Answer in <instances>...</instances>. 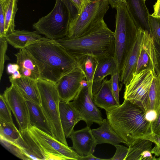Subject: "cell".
I'll return each instance as SVG.
<instances>
[{"instance_id":"cell-42","label":"cell","mask_w":160,"mask_h":160,"mask_svg":"<svg viewBox=\"0 0 160 160\" xmlns=\"http://www.w3.org/2000/svg\"><path fill=\"white\" fill-rule=\"evenodd\" d=\"M19 65L16 63H9L7 66V70L8 74H12L16 71L19 70Z\"/></svg>"},{"instance_id":"cell-14","label":"cell","mask_w":160,"mask_h":160,"mask_svg":"<svg viewBox=\"0 0 160 160\" xmlns=\"http://www.w3.org/2000/svg\"><path fill=\"white\" fill-rule=\"evenodd\" d=\"M72 142L71 147L81 157H86L94 152L95 140L90 127L86 126L78 130H74L69 137Z\"/></svg>"},{"instance_id":"cell-40","label":"cell","mask_w":160,"mask_h":160,"mask_svg":"<svg viewBox=\"0 0 160 160\" xmlns=\"http://www.w3.org/2000/svg\"><path fill=\"white\" fill-rule=\"evenodd\" d=\"M152 128L153 133L160 136V112L156 119L152 122Z\"/></svg>"},{"instance_id":"cell-50","label":"cell","mask_w":160,"mask_h":160,"mask_svg":"<svg viewBox=\"0 0 160 160\" xmlns=\"http://www.w3.org/2000/svg\"></svg>"},{"instance_id":"cell-21","label":"cell","mask_w":160,"mask_h":160,"mask_svg":"<svg viewBox=\"0 0 160 160\" xmlns=\"http://www.w3.org/2000/svg\"><path fill=\"white\" fill-rule=\"evenodd\" d=\"M96 145L98 144L107 143L114 146L126 142L122 138L112 127L107 119H104L103 122L98 128L92 129Z\"/></svg>"},{"instance_id":"cell-39","label":"cell","mask_w":160,"mask_h":160,"mask_svg":"<svg viewBox=\"0 0 160 160\" xmlns=\"http://www.w3.org/2000/svg\"><path fill=\"white\" fill-rule=\"evenodd\" d=\"M61 0L65 4L69 12L70 17V20L77 17L78 15V10L72 0Z\"/></svg>"},{"instance_id":"cell-24","label":"cell","mask_w":160,"mask_h":160,"mask_svg":"<svg viewBox=\"0 0 160 160\" xmlns=\"http://www.w3.org/2000/svg\"><path fill=\"white\" fill-rule=\"evenodd\" d=\"M5 38L8 43L13 47L20 49L25 48L43 37L36 30H17L6 35Z\"/></svg>"},{"instance_id":"cell-4","label":"cell","mask_w":160,"mask_h":160,"mask_svg":"<svg viewBox=\"0 0 160 160\" xmlns=\"http://www.w3.org/2000/svg\"><path fill=\"white\" fill-rule=\"evenodd\" d=\"M115 53L114 58L120 75L137 37L138 27L126 4L122 3L115 8Z\"/></svg>"},{"instance_id":"cell-45","label":"cell","mask_w":160,"mask_h":160,"mask_svg":"<svg viewBox=\"0 0 160 160\" xmlns=\"http://www.w3.org/2000/svg\"><path fill=\"white\" fill-rule=\"evenodd\" d=\"M78 12V14L80 13L86 0H72Z\"/></svg>"},{"instance_id":"cell-28","label":"cell","mask_w":160,"mask_h":160,"mask_svg":"<svg viewBox=\"0 0 160 160\" xmlns=\"http://www.w3.org/2000/svg\"><path fill=\"white\" fill-rule=\"evenodd\" d=\"M151 110L155 111L157 117L160 112V77H154L149 88L148 112Z\"/></svg>"},{"instance_id":"cell-25","label":"cell","mask_w":160,"mask_h":160,"mask_svg":"<svg viewBox=\"0 0 160 160\" xmlns=\"http://www.w3.org/2000/svg\"><path fill=\"white\" fill-rule=\"evenodd\" d=\"M26 101L29 110L30 125L53 136L52 131L41 105Z\"/></svg>"},{"instance_id":"cell-47","label":"cell","mask_w":160,"mask_h":160,"mask_svg":"<svg viewBox=\"0 0 160 160\" xmlns=\"http://www.w3.org/2000/svg\"><path fill=\"white\" fill-rule=\"evenodd\" d=\"M106 160L108 159H102L95 157L93 154H90L87 156L82 157L80 160Z\"/></svg>"},{"instance_id":"cell-18","label":"cell","mask_w":160,"mask_h":160,"mask_svg":"<svg viewBox=\"0 0 160 160\" xmlns=\"http://www.w3.org/2000/svg\"><path fill=\"white\" fill-rule=\"evenodd\" d=\"M15 55L22 76L36 80L40 78L38 65L32 55L25 48L20 49Z\"/></svg>"},{"instance_id":"cell-27","label":"cell","mask_w":160,"mask_h":160,"mask_svg":"<svg viewBox=\"0 0 160 160\" xmlns=\"http://www.w3.org/2000/svg\"><path fill=\"white\" fill-rule=\"evenodd\" d=\"M153 142L148 139L138 138L128 146V151L125 160H140L144 151H151Z\"/></svg>"},{"instance_id":"cell-5","label":"cell","mask_w":160,"mask_h":160,"mask_svg":"<svg viewBox=\"0 0 160 160\" xmlns=\"http://www.w3.org/2000/svg\"><path fill=\"white\" fill-rule=\"evenodd\" d=\"M41 106L52 131L53 136L68 145L62 127L59 115L60 97L56 83L39 78L37 80Z\"/></svg>"},{"instance_id":"cell-22","label":"cell","mask_w":160,"mask_h":160,"mask_svg":"<svg viewBox=\"0 0 160 160\" xmlns=\"http://www.w3.org/2000/svg\"><path fill=\"white\" fill-rule=\"evenodd\" d=\"M21 137L15 143L28 160H45L42 151L30 135L28 129L20 131Z\"/></svg>"},{"instance_id":"cell-44","label":"cell","mask_w":160,"mask_h":160,"mask_svg":"<svg viewBox=\"0 0 160 160\" xmlns=\"http://www.w3.org/2000/svg\"><path fill=\"white\" fill-rule=\"evenodd\" d=\"M145 117L148 121L153 122L157 118V115L155 111L151 110L146 113Z\"/></svg>"},{"instance_id":"cell-2","label":"cell","mask_w":160,"mask_h":160,"mask_svg":"<svg viewBox=\"0 0 160 160\" xmlns=\"http://www.w3.org/2000/svg\"><path fill=\"white\" fill-rule=\"evenodd\" d=\"M55 40L76 59L86 55H93L99 59L114 57V32L104 19L78 38L70 39L66 37Z\"/></svg>"},{"instance_id":"cell-6","label":"cell","mask_w":160,"mask_h":160,"mask_svg":"<svg viewBox=\"0 0 160 160\" xmlns=\"http://www.w3.org/2000/svg\"><path fill=\"white\" fill-rule=\"evenodd\" d=\"M109 8L108 0H86L80 13L70 20L66 37L74 39L84 34L104 19Z\"/></svg>"},{"instance_id":"cell-36","label":"cell","mask_w":160,"mask_h":160,"mask_svg":"<svg viewBox=\"0 0 160 160\" xmlns=\"http://www.w3.org/2000/svg\"><path fill=\"white\" fill-rule=\"evenodd\" d=\"M10 0H0V38L5 37L4 19L6 9Z\"/></svg>"},{"instance_id":"cell-49","label":"cell","mask_w":160,"mask_h":160,"mask_svg":"<svg viewBox=\"0 0 160 160\" xmlns=\"http://www.w3.org/2000/svg\"><path fill=\"white\" fill-rule=\"evenodd\" d=\"M18 0H17V1H18Z\"/></svg>"},{"instance_id":"cell-3","label":"cell","mask_w":160,"mask_h":160,"mask_svg":"<svg viewBox=\"0 0 160 160\" xmlns=\"http://www.w3.org/2000/svg\"><path fill=\"white\" fill-rule=\"evenodd\" d=\"M146 113L141 107L126 99L106 113L109 123L128 146L138 138L149 140L153 134L152 122L146 119Z\"/></svg>"},{"instance_id":"cell-8","label":"cell","mask_w":160,"mask_h":160,"mask_svg":"<svg viewBox=\"0 0 160 160\" xmlns=\"http://www.w3.org/2000/svg\"><path fill=\"white\" fill-rule=\"evenodd\" d=\"M28 129L42 151L45 160H80L82 158L71 147L36 127L30 125Z\"/></svg>"},{"instance_id":"cell-12","label":"cell","mask_w":160,"mask_h":160,"mask_svg":"<svg viewBox=\"0 0 160 160\" xmlns=\"http://www.w3.org/2000/svg\"><path fill=\"white\" fill-rule=\"evenodd\" d=\"M3 95L16 118L19 131L27 129L30 123L29 110L25 99L12 83L6 88Z\"/></svg>"},{"instance_id":"cell-35","label":"cell","mask_w":160,"mask_h":160,"mask_svg":"<svg viewBox=\"0 0 160 160\" xmlns=\"http://www.w3.org/2000/svg\"><path fill=\"white\" fill-rule=\"evenodd\" d=\"M120 75L118 70L111 76L110 80L112 91L113 94L117 102L120 104L119 92L121 88L119 86Z\"/></svg>"},{"instance_id":"cell-43","label":"cell","mask_w":160,"mask_h":160,"mask_svg":"<svg viewBox=\"0 0 160 160\" xmlns=\"http://www.w3.org/2000/svg\"><path fill=\"white\" fill-rule=\"evenodd\" d=\"M154 12L151 15L155 18H160V0H157L153 6Z\"/></svg>"},{"instance_id":"cell-33","label":"cell","mask_w":160,"mask_h":160,"mask_svg":"<svg viewBox=\"0 0 160 160\" xmlns=\"http://www.w3.org/2000/svg\"><path fill=\"white\" fill-rule=\"evenodd\" d=\"M0 139L1 143L2 145L13 154L22 159L28 160L22 149L16 144L1 138Z\"/></svg>"},{"instance_id":"cell-29","label":"cell","mask_w":160,"mask_h":160,"mask_svg":"<svg viewBox=\"0 0 160 160\" xmlns=\"http://www.w3.org/2000/svg\"><path fill=\"white\" fill-rule=\"evenodd\" d=\"M21 137L20 132L13 122H8L0 120V138L15 143Z\"/></svg>"},{"instance_id":"cell-16","label":"cell","mask_w":160,"mask_h":160,"mask_svg":"<svg viewBox=\"0 0 160 160\" xmlns=\"http://www.w3.org/2000/svg\"><path fill=\"white\" fill-rule=\"evenodd\" d=\"M59 115L62 129L66 138H69L74 128L80 121L84 119L76 109L72 102L60 101L59 104Z\"/></svg>"},{"instance_id":"cell-31","label":"cell","mask_w":160,"mask_h":160,"mask_svg":"<svg viewBox=\"0 0 160 160\" xmlns=\"http://www.w3.org/2000/svg\"><path fill=\"white\" fill-rule=\"evenodd\" d=\"M148 22L150 33L155 42L160 46V18L154 17L150 14Z\"/></svg>"},{"instance_id":"cell-10","label":"cell","mask_w":160,"mask_h":160,"mask_svg":"<svg viewBox=\"0 0 160 160\" xmlns=\"http://www.w3.org/2000/svg\"><path fill=\"white\" fill-rule=\"evenodd\" d=\"M148 31L144 30L140 53L134 74L146 69L151 70L154 77H160V51Z\"/></svg>"},{"instance_id":"cell-46","label":"cell","mask_w":160,"mask_h":160,"mask_svg":"<svg viewBox=\"0 0 160 160\" xmlns=\"http://www.w3.org/2000/svg\"><path fill=\"white\" fill-rule=\"evenodd\" d=\"M109 4L113 8H115L116 7L122 3H126L125 0H108Z\"/></svg>"},{"instance_id":"cell-9","label":"cell","mask_w":160,"mask_h":160,"mask_svg":"<svg viewBox=\"0 0 160 160\" xmlns=\"http://www.w3.org/2000/svg\"><path fill=\"white\" fill-rule=\"evenodd\" d=\"M154 77L152 71L148 69L134 74L130 82L125 85L124 99L140 107L146 113L148 112L149 90Z\"/></svg>"},{"instance_id":"cell-26","label":"cell","mask_w":160,"mask_h":160,"mask_svg":"<svg viewBox=\"0 0 160 160\" xmlns=\"http://www.w3.org/2000/svg\"><path fill=\"white\" fill-rule=\"evenodd\" d=\"M76 59L78 67L85 75L90 95L93 98V79L99 59L93 55H86Z\"/></svg>"},{"instance_id":"cell-48","label":"cell","mask_w":160,"mask_h":160,"mask_svg":"<svg viewBox=\"0 0 160 160\" xmlns=\"http://www.w3.org/2000/svg\"><path fill=\"white\" fill-rule=\"evenodd\" d=\"M22 75L20 73L19 70L16 71L14 73L11 75L9 77V81L13 80L20 78Z\"/></svg>"},{"instance_id":"cell-37","label":"cell","mask_w":160,"mask_h":160,"mask_svg":"<svg viewBox=\"0 0 160 160\" xmlns=\"http://www.w3.org/2000/svg\"><path fill=\"white\" fill-rule=\"evenodd\" d=\"M116 150L113 156L108 160H125L128 154L129 148L118 144L115 146Z\"/></svg>"},{"instance_id":"cell-19","label":"cell","mask_w":160,"mask_h":160,"mask_svg":"<svg viewBox=\"0 0 160 160\" xmlns=\"http://www.w3.org/2000/svg\"><path fill=\"white\" fill-rule=\"evenodd\" d=\"M132 18L138 28L150 32L148 17L150 14L144 0H125Z\"/></svg>"},{"instance_id":"cell-38","label":"cell","mask_w":160,"mask_h":160,"mask_svg":"<svg viewBox=\"0 0 160 160\" xmlns=\"http://www.w3.org/2000/svg\"><path fill=\"white\" fill-rule=\"evenodd\" d=\"M149 140L155 144L151 150L152 153L158 158L157 160H160V136L153 133Z\"/></svg>"},{"instance_id":"cell-13","label":"cell","mask_w":160,"mask_h":160,"mask_svg":"<svg viewBox=\"0 0 160 160\" xmlns=\"http://www.w3.org/2000/svg\"><path fill=\"white\" fill-rule=\"evenodd\" d=\"M71 102L83 117L87 126L90 127L93 122L100 126L103 122L104 119L101 113L90 95L87 84L82 87Z\"/></svg>"},{"instance_id":"cell-11","label":"cell","mask_w":160,"mask_h":160,"mask_svg":"<svg viewBox=\"0 0 160 160\" xmlns=\"http://www.w3.org/2000/svg\"><path fill=\"white\" fill-rule=\"evenodd\" d=\"M86 80L82 71L78 67L62 77L56 83L60 101L69 102L78 94Z\"/></svg>"},{"instance_id":"cell-1","label":"cell","mask_w":160,"mask_h":160,"mask_svg":"<svg viewBox=\"0 0 160 160\" xmlns=\"http://www.w3.org/2000/svg\"><path fill=\"white\" fill-rule=\"evenodd\" d=\"M25 48L38 65L40 79L56 83L78 67L76 59L55 40L43 37Z\"/></svg>"},{"instance_id":"cell-15","label":"cell","mask_w":160,"mask_h":160,"mask_svg":"<svg viewBox=\"0 0 160 160\" xmlns=\"http://www.w3.org/2000/svg\"><path fill=\"white\" fill-rule=\"evenodd\" d=\"M144 30L140 28H138L137 39L125 62L120 76V81L125 85L130 82L135 72Z\"/></svg>"},{"instance_id":"cell-23","label":"cell","mask_w":160,"mask_h":160,"mask_svg":"<svg viewBox=\"0 0 160 160\" xmlns=\"http://www.w3.org/2000/svg\"><path fill=\"white\" fill-rule=\"evenodd\" d=\"M117 69L114 58L99 59L93 79V97L99 89L105 78L112 75Z\"/></svg>"},{"instance_id":"cell-20","label":"cell","mask_w":160,"mask_h":160,"mask_svg":"<svg viewBox=\"0 0 160 160\" xmlns=\"http://www.w3.org/2000/svg\"><path fill=\"white\" fill-rule=\"evenodd\" d=\"M9 81L16 87L26 100L41 105L37 80L22 76L20 78Z\"/></svg>"},{"instance_id":"cell-30","label":"cell","mask_w":160,"mask_h":160,"mask_svg":"<svg viewBox=\"0 0 160 160\" xmlns=\"http://www.w3.org/2000/svg\"><path fill=\"white\" fill-rule=\"evenodd\" d=\"M18 2L17 0H10L8 6L4 19L5 37L15 30L14 20L16 14L18 10Z\"/></svg>"},{"instance_id":"cell-7","label":"cell","mask_w":160,"mask_h":160,"mask_svg":"<svg viewBox=\"0 0 160 160\" xmlns=\"http://www.w3.org/2000/svg\"><path fill=\"white\" fill-rule=\"evenodd\" d=\"M70 20V13L66 5L61 0H56L52 11L40 18L32 27L46 37L57 40L67 36Z\"/></svg>"},{"instance_id":"cell-34","label":"cell","mask_w":160,"mask_h":160,"mask_svg":"<svg viewBox=\"0 0 160 160\" xmlns=\"http://www.w3.org/2000/svg\"><path fill=\"white\" fill-rule=\"evenodd\" d=\"M8 42L5 37L0 38V80L3 73L4 65L6 60H9L6 53L8 48Z\"/></svg>"},{"instance_id":"cell-17","label":"cell","mask_w":160,"mask_h":160,"mask_svg":"<svg viewBox=\"0 0 160 160\" xmlns=\"http://www.w3.org/2000/svg\"><path fill=\"white\" fill-rule=\"evenodd\" d=\"M93 100L98 107L109 112L120 104L115 99L112 91L110 80L104 79L99 89L93 96Z\"/></svg>"},{"instance_id":"cell-32","label":"cell","mask_w":160,"mask_h":160,"mask_svg":"<svg viewBox=\"0 0 160 160\" xmlns=\"http://www.w3.org/2000/svg\"><path fill=\"white\" fill-rule=\"evenodd\" d=\"M11 110L3 94L0 95V120L8 122H13Z\"/></svg>"},{"instance_id":"cell-41","label":"cell","mask_w":160,"mask_h":160,"mask_svg":"<svg viewBox=\"0 0 160 160\" xmlns=\"http://www.w3.org/2000/svg\"><path fill=\"white\" fill-rule=\"evenodd\" d=\"M156 157L153 156L151 151L147 150L144 151L141 154L140 160H155Z\"/></svg>"}]
</instances>
